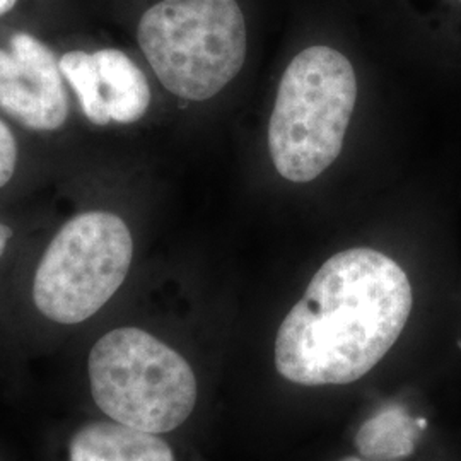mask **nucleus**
<instances>
[{
	"label": "nucleus",
	"instance_id": "f257e3e1",
	"mask_svg": "<svg viewBox=\"0 0 461 461\" xmlns=\"http://www.w3.org/2000/svg\"><path fill=\"white\" fill-rule=\"evenodd\" d=\"M411 280L388 255L350 248L314 274L276 337V369L301 386L350 384L395 346L412 313Z\"/></svg>",
	"mask_w": 461,
	"mask_h": 461
},
{
	"label": "nucleus",
	"instance_id": "f03ea898",
	"mask_svg": "<svg viewBox=\"0 0 461 461\" xmlns=\"http://www.w3.org/2000/svg\"><path fill=\"white\" fill-rule=\"evenodd\" d=\"M86 384L101 417L154 434L182 428L197 407L194 366L178 348L135 325L110 329L93 342Z\"/></svg>",
	"mask_w": 461,
	"mask_h": 461
},
{
	"label": "nucleus",
	"instance_id": "7ed1b4c3",
	"mask_svg": "<svg viewBox=\"0 0 461 461\" xmlns=\"http://www.w3.org/2000/svg\"><path fill=\"white\" fill-rule=\"evenodd\" d=\"M357 101L354 67L340 51L310 47L280 79L268 150L282 178L313 182L340 156Z\"/></svg>",
	"mask_w": 461,
	"mask_h": 461
},
{
	"label": "nucleus",
	"instance_id": "20e7f679",
	"mask_svg": "<svg viewBox=\"0 0 461 461\" xmlns=\"http://www.w3.org/2000/svg\"><path fill=\"white\" fill-rule=\"evenodd\" d=\"M137 40L159 83L186 101L214 98L247 60L236 0H161L140 17Z\"/></svg>",
	"mask_w": 461,
	"mask_h": 461
},
{
	"label": "nucleus",
	"instance_id": "39448f33",
	"mask_svg": "<svg viewBox=\"0 0 461 461\" xmlns=\"http://www.w3.org/2000/svg\"><path fill=\"white\" fill-rule=\"evenodd\" d=\"M132 262V230L120 215H74L53 234L34 268V308L50 323L83 325L115 297Z\"/></svg>",
	"mask_w": 461,
	"mask_h": 461
},
{
	"label": "nucleus",
	"instance_id": "423d86ee",
	"mask_svg": "<svg viewBox=\"0 0 461 461\" xmlns=\"http://www.w3.org/2000/svg\"><path fill=\"white\" fill-rule=\"evenodd\" d=\"M0 110L33 132H55L68 120L66 79L53 51L30 33L0 49Z\"/></svg>",
	"mask_w": 461,
	"mask_h": 461
},
{
	"label": "nucleus",
	"instance_id": "0eeeda50",
	"mask_svg": "<svg viewBox=\"0 0 461 461\" xmlns=\"http://www.w3.org/2000/svg\"><path fill=\"white\" fill-rule=\"evenodd\" d=\"M55 461H180L163 434L146 432L91 417L72 424L59 438Z\"/></svg>",
	"mask_w": 461,
	"mask_h": 461
},
{
	"label": "nucleus",
	"instance_id": "6e6552de",
	"mask_svg": "<svg viewBox=\"0 0 461 461\" xmlns=\"http://www.w3.org/2000/svg\"><path fill=\"white\" fill-rule=\"evenodd\" d=\"M95 59L112 122L120 125L139 122L148 113L152 99L144 72L122 50L101 49L95 51Z\"/></svg>",
	"mask_w": 461,
	"mask_h": 461
},
{
	"label": "nucleus",
	"instance_id": "1a4fd4ad",
	"mask_svg": "<svg viewBox=\"0 0 461 461\" xmlns=\"http://www.w3.org/2000/svg\"><path fill=\"white\" fill-rule=\"evenodd\" d=\"M424 428V419L413 420L402 407H386L364 422L356 445L369 460H398L412 453L415 439Z\"/></svg>",
	"mask_w": 461,
	"mask_h": 461
},
{
	"label": "nucleus",
	"instance_id": "9d476101",
	"mask_svg": "<svg viewBox=\"0 0 461 461\" xmlns=\"http://www.w3.org/2000/svg\"><path fill=\"white\" fill-rule=\"evenodd\" d=\"M59 67L66 83L77 96L84 116L96 127L110 125L112 116L103 93V83L95 53L70 50L59 59Z\"/></svg>",
	"mask_w": 461,
	"mask_h": 461
},
{
	"label": "nucleus",
	"instance_id": "9b49d317",
	"mask_svg": "<svg viewBox=\"0 0 461 461\" xmlns=\"http://www.w3.org/2000/svg\"><path fill=\"white\" fill-rule=\"evenodd\" d=\"M19 149L13 131L0 118V188L14 178L16 175Z\"/></svg>",
	"mask_w": 461,
	"mask_h": 461
},
{
	"label": "nucleus",
	"instance_id": "f8f14e48",
	"mask_svg": "<svg viewBox=\"0 0 461 461\" xmlns=\"http://www.w3.org/2000/svg\"><path fill=\"white\" fill-rule=\"evenodd\" d=\"M13 236H14L13 230H11L4 221H0V260L4 258V255H5L7 248L11 245Z\"/></svg>",
	"mask_w": 461,
	"mask_h": 461
},
{
	"label": "nucleus",
	"instance_id": "ddd939ff",
	"mask_svg": "<svg viewBox=\"0 0 461 461\" xmlns=\"http://www.w3.org/2000/svg\"><path fill=\"white\" fill-rule=\"evenodd\" d=\"M17 0H0V17L5 16L16 7Z\"/></svg>",
	"mask_w": 461,
	"mask_h": 461
},
{
	"label": "nucleus",
	"instance_id": "4468645a",
	"mask_svg": "<svg viewBox=\"0 0 461 461\" xmlns=\"http://www.w3.org/2000/svg\"><path fill=\"white\" fill-rule=\"evenodd\" d=\"M339 461H364L361 458H357V456H346V458H342V460Z\"/></svg>",
	"mask_w": 461,
	"mask_h": 461
},
{
	"label": "nucleus",
	"instance_id": "2eb2a0df",
	"mask_svg": "<svg viewBox=\"0 0 461 461\" xmlns=\"http://www.w3.org/2000/svg\"><path fill=\"white\" fill-rule=\"evenodd\" d=\"M460 2H461V0H460Z\"/></svg>",
	"mask_w": 461,
	"mask_h": 461
}]
</instances>
